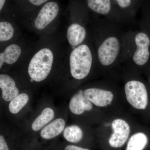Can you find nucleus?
<instances>
[{
  "mask_svg": "<svg viewBox=\"0 0 150 150\" xmlns=\"http://www.w3.org/2000/svg\"><path fill=\"white\" fill-rule=\"evenodd\" d=\"M117 5L121 9H127L131 6L132 0H115Z\"/></svg>",
  "mask_w": 150,
  "mask_h": 150,
  "instance_id": "obj_21",
  "label": "nucleus"
},
{
  "mask_svg": "<svg viewBox=\"0 0 150 150\" xmlns=\"http://www.w3.org/2000/svg\"><path fill=\"white\" fill-rule=\"evenodd\" d=\"M149 86L140 78L127 81L124 86L126 99L132 107L142 112L149 111L150 108Z\"/></svg>",
  "mask_w": 150,
  "mask_h": 150,
  "instance_id": "obj_4",
  "label": "nucleus"
},
{
  "mask_svg": "<svg viewBox=\"0 0 150 150\" xmlns=\"http://www.w3.org/2000/svg\"><path fill=\"white\" fill-rule=\"evenodd\" d=\"M64 137L69 142L77 143L82 139L83 132L79 126L72 125L68 126L64 130Z\"/></svg>",
  "mask_w": 150,
  "mask_h": 150,
  "instance_id": "obj_17",
  "label": "nucleus"
},
{
  "mask_svg": "<svg viewBox=\"0 0 150 150\" xmlns=\"http://www.w3.org/2000/svg\"><path fill=\"white\" fill-rule=\"evenodd\" d=\"M138 24L139 28L146 33L150 38V14L143 17Z\"/></svg>",
  "mask_w": 150,
  "mask_h": 150,
  "instance_id": "obj_20",
  "label": "nucleus"
},
{
  "mask_svg": "<svg viewBox=\"0 0 150 150\" xmlns=\"http://www.w3.org/2000/svg\"><path fill=\"white\" fill-rule=\"evenodd\" d=\"M54 115V112L53 109L50 108H45L33 123V130L35 131L40 130L42 127L53 119Z\"/></svg>",
  "mask_w": 150,
  "mask_h": 150,
  "instance_id": "obj_16",
  "label": "nucleus"
},
{
  "mask_svg": "<svg viewBox=\"0 0 150 150\" xmlns=\"http://www.w3.org/2000/svg\"><path fill=\"white\" fill-rule=\"evenodd\" d=\"M113 133L108 140L111 147L119 148L125 144L131 133V127L123 119L117 118L113 120L111 124Z\"/></svg>",
  "mask_w": 150,
  "mask_h": 150,
  "instance_id": "obj_6",
  "label": "nucleus"
},
{
  "mask_svg": "<svg viewBox=\"0 0 150 150\" xmlns=\"http://www.w3.org/2000/svg\"><path fill=\"white\" fill-rule=\"evenodd\" d=\"M93 108L92 103L85 97L82 90L75 94L70 100V110L75 115H81L85 111H91Z\"/></svg>",
  "mask_w": 150,
  "mask_h": 150,
  "instance_id": "obj_10",
  "label": "nucleus"
},
{
  "mask_svg": "<svg viewBox=\"0 0 150 150\" xmlns=\"http://www.w3.org/2000/svg\"><path fill=\"white\" fill-rule=\"evenodd\" d=\"M0 88L1 89L3 99L6 101H11L19 93L15 82L8 75L0 74Z\"/></svg>",
  "mask_w": 150,
  "mask_h": 150,
  "instance_id": "obj_11",
  "label": "nucleus"
},
{
  "mask_svg": "<svg viewBox=\"0 0 150 150\" xmlns=\"http://www.w3.org/2000/svg\"><path fill=\"white\" fill-rule=\"evenodd\" d=\"M0 150H9L4 138L0 135Z\"/></svg>",
  "mask_w": 150,
  "mask_h": 150,
  "instance_id": "obj_22",
  "label": "nucleus"
},
{
  "mask_svg": "<svg viewBox=\"0 0 150 150\" xmlns=\"http://www.w3.org/2000/svg\"><path fill=\"white\" fill-rule=\"evenodd\" d=\"M14 32L13 28L10 23L0 22V42L10 40L13 37Z\"/></svg>",
  "mask_w": 150,
  "mask_h": 150,
  "instance_id": "obj_19",
  "label": "nucleus"
},
{
  "mask_svg": "<svg viewBox=\"0 0 150 150\" xmlns=\"http://www.w3.org/2000/svg\"><path fill=\"white\" fill-rule=\"evenodd\" d=\"M64 150H90L88 149H84L74 146V145H68L65 148Z\"/></svg>",
  "mask_w": 150,
  "mask_h": 150,
  "instance_id": "obj_23",
  "label": "nucleus"
},
{
  "mask_svg": "<svg viewBox=\"0 0 150 150\" xmlns=\"http://www.w3.org/2000/svg\"><path fill=\"white\" fill-rule=\"evenodd\" d=\"M91 36L89 25L88 27L79 22L72 23L67 30V38L71 47L79 46Z\"/></svg>",
  "mask_w": 150,
  "mask_h": 150,
  "instance_id": "obj_7",
  "label": "nucleus"
},
{
  "mask_svg": "<svg viewBox=\"0 0 150 150\" xmlns=\"http://www.w3.org/2000/svg\"><path fill=\"white\" fill-rule=\"evenodd\" d=\"M84 95L92 104L98 107H103L111 104L114 98L112 91L107 90L90 88L83 91Z\"/></svg>",
  "mask_w": 150,
  "mask_h": 150,
  "instance_id": "obj_8",
  "label": "nucleus"
},
{
  "mask_svg": "<svg viewBox=\"0 0 150 150\" xmlns=\"http://www.w3.org/2000/svg\"><path fill=\"white\" fill-rule=\"evenodd\" d=\"M21 53L20 46L15 44H11L0 53V69L4 63L12 64L17 61Z\"/></svg>",
  "mask_w": 150,
  "mask_h": 150,
  "instance_id": "obj_13",
  "label": "nucleus"
},
{
  "mask_svg": "<svg viewBox=\"0 0 150 150\" xmlns=\"http://www.w3.org/2000/svg\"><path fill=\"white\" fill-rule=\"evenodd\" d=\"M122 62H128L138 72L144 71L150 63V38L139 29L126 28Z\"/></svg>",
  "mask_w": 150,
  "mask_h": 150,
  "instance_id": "obj_2",
  "label": "nucleus"
},
{
  "mask_svg": "<svg viewBox=\"0 0 150 150\" xmlns=\"http://www.w3.org/2000/svg\"><path fill=\"white\" fill-rule=\"evenodd\" d=\"M54 59L53 52L48 48H42L35 53L28 67V74L31 79L36 82L44 80L51 72Z\"/></svg>",
  "mask_w": 150,
  "mask_h": 150,
  "instance_id": "obj_5",
  "label": "nucleus"
},
{
  "mask_svg": "<svg viewBox=\"0 0 150 150\" xmlns=\"http://www.w3.org/2000/svg\"><path fill=\"white\" fill-rule=\"evenodd\" d=\"M149 142L147 134L143 131H138L130 137L126 150H144L148 146Z\"/></svg>",
  "mask_w": 150,
  "mask_h": 150,
  "instance_id": "obj_14",
  "label": "nucleus"
},
{
  "mask_svg": "<svg viewBox=\"0 0 150 150\" xmlns=\"http://www.w3.org/2000/svg\"><path fill=\"white\" fill-rule=\"evenodd\" d=\"M126 28L107 18L94 19L90 21L97 63L100 66L107 68L122 62Z\"/></svg>",
  "mask_w": 150,
  "mask_h": 150,
  "instance_id": "obj_1",
  "label": "nucleus"
},
{
  "mask_svg": "<svg viewBox=\"0 0 150 150\" xmlns=\"http://www.w3.org/2000/svg\"><path fill=\"white\" fill-rule=\"evenodd\" d=\"M144 71L146 75V77L147 78L148 85H149V87L150 89V63Z\"/></svg>",
  "mask_w": 150,
  "mask_h": 150,
  "instance_id": "obj_24",
  "label": "nucleus"
},
{
  "mask_svg": "<svg viewBox=\"0 0 150 150\" xmlns=\"http://www.w3.org/2000/svg\"><path fill=\"white\" fill-rule=\"evenodd\" d=\"M28 100L29 97L26 94L23 93L18 95L11 100L9 105V110L12 113H17L27 104Z\"/></svg>",
  "mask_w": 150,
  "mask_h": 150,
  "instance_id": "obj_18",
  "label": "nucleus"
},
{
  "mask_svg": "<svg viewBox=\"0 0 150 150\" xmlns=\"http://www.w3.org/2000/svg\"><path fill=\"white\" fill-rule=\"evenodd\" d=\"M88 7L94 12L100 15H108L111 10L110 0H87Z\"/></svg>",
  "mask_w": 150,
  "mask_h": 150,
  "instance_id": "obj_15",
  "label": "nucleus"
},
{
  "mask_svg": "<svg viewBox=\"0 0 150 150\" xmlns=\"http://www.w3.org/2000/svg\"><path fill=\"white\" fill-rule=\"evenodd\" d=\"M65 121L62 118H58L44 127L40 136L45 139H51L59 136L64 129Z\"/></svg>",
  "mask_w": 150,
  "mask_h": 150,
  "instance_id": "obj_12",
  "label": "nucleus"
},
{
  "mask_svg": "<svg viewBox=\"0 0 150 150\" xmlns=\"http://www.w3.org/2000/svg\"><path fill=\"white\" fill-rule=\"evenodd\" d=\"M31 4L35 6H40L48 1V0H29Z\"/></svg>",
  "mask_w": 150,
  "mask_h": 150,
  "instance_id": "obj_25",
  "label": "nucleus"
},
{
  "mask_svg": "<svg viewBox=\"0 0 150 150\" xmlns=\"http://www.w3.org/2000/svg\"><path fill=\"white\" fill-rule=\"evenodd\" d=\"M6 0H0V11L2 9Z\"/></svg>",
  "mask_w": 150,
  "mask_h": 150,
  "instance_id": "obj_26",
  "label": "nucleus"
},
{
  "mask_svg": "<svg viewBox=\"0 0 150 150\" xmlns=\"http://www.w3.org/2000/svg\"><path fill=\"white\" fill-rule=\"evenodd\" d=\"M59 7L56 3L50 2L45 5L38 15L34 22L35 28L43 30L56 18L59 12Z\"/></svg>",
  "mask_w": 150,
  "mask_h": 150,
  "instance_id": "obj_9",
  "label": "nucleus"
},
{
  "mask_svg": "<svg viewBox=\"0 0 150 150\" xmlns=\"http://www.w3.org/2000/svg\"><path fill=\"white\" fill-rule=\"evenodd\" d=\"M71 48L69 56L70 73L75 79L83 80L90 74L95 63L97 64L91 35L84 43Z\"/></svg>",
  "mask_w": 150,
  "mask_h": 150,
  "instance_id": "obj_3",
  "label": "nucleus"
}]
</instances>
